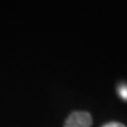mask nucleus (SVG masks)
<instances>
[{"label": "nucleus", "instance_id": "f257e3e1", "mask_svg": "<svg viewBox=\"0 0 127 127\" xmlns=\"http://www.w3.org/2000/svg\"><path fill=\"white\" fill-rule=\"evenodd\" d=\"M92 117L87 112H73L68 115L64 127H91Z\"/></svg>", "mask_w": 127, "mask_h": 127}, {"label": "nucleus", "instance_id": "f03ea898", "mask_svg": "<svg viewBox=\"0 0 127 127\" xmlns=\"http://www.w3.org/2000/svg\"><path fill=\"white\" fill-rule=\"evenodd\" d=\"M118 92H119V94H120V96H121L123 99L127 100V86L126 85L119 86L118 87Z\"/></svg>", "mask_w": 127, "mask_h": 127}, {"label": "nucleus", "instance_id": "7ed1b4c3", "mask_svg": "<svg viewBox=\"0 0 127 127\" xmlns=\"http://www.w3.org/2000/svg\"><path fill=\"white\" fill-rule=\"evenodd\" d=\"M102 127H126L124 124H120V123H108L104 125Z\"/></svg>", "mask_w": 127, "mask_h": 127}]
</instances>
